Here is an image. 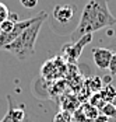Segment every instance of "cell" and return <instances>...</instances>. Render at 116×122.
<instances>
[{
    "label": "cell",
    "instance_id": "cell-5",
    "mask_svg": "<svg viewBox=\"0 0 116 122\" xmlns=\"http://www.w3.org/2000/svg\"><path fill=\"white\" fill-rule=\"evenodd\" d=\"M76 6L74 4H70V3H62L55 6L53 9V18L58 24L66 25L67 23H70L73 18H74V14H76Z\"/></svg>",
    "mask_w": 116,
    "mask_h": 122
},
{
    "label": "cell",
    "instance_id": "cell-16",
    "mask_svg": "<svg viewBox=\"0 0 116 122\" xmlns=\"http://www.w3.org/2000/svg\"><path fill=\"white\" fill-rule=\"evenodd\" d=\"M92 122H116V119L115 118H109V117H106V115H104V114L99 112V115H98Z\"/></svg>",
    "mask_w": 116,
    "mask_h": 122
},
{
    "label": "cell",
    "instance_id": "cell-3",
    "mask_svg": "<svg viewBox=\"0 0 116 122\" xmlns=\"http://www.w3.org/2000/svg\"><path fill=\"white\" fill-rule=\"evenodd\" d=\"M44 18H48V14L45 11L39 13V14H36L35 17H31V18L17 21L15 25L13 27V30L11 31H9V32H0V49H3L6 45H9L10 42H13L18 35H21L23 31L24 30H27L29 25H32L34 23L39 21V20H44Z\"/></svg>",
    "mask_w": 116,
    "mask_h": 122
},
{
    "label": "cell",
    "instance_id": "cell-4",
    "mask_svg": "<svg viewBox=\"0 0 116 122\" xmlns=\"http://www.w3.org/2000/svg\"><path fill=\"white\" fill-rule=\"evenodd\" d=\"M91 39H92V34H87V35L81 37L78 41L71 42V44H67V45L63 48V56H64V59L67 62H70V63L77 62L78 58H80V55H81L82 49H84V46H85L87 44H90Z\"/></svg>",
    "mask_w": 116,
    "mask_h": 122
},
{
    "label": "cell",
    "instance_id": "cell-2",
    "mask_svg": "<svg viewBox=\"0 0 116 122\" xmlns=\"http://www.w3.org/2000/svg\"><path fill=\"white\" fill-rule=\"evenodd\" d=\"M45 20L46 18L39 20V21L34 23L32 25H29L27 30H24L21 35H18L13 42L6 45L3 49L9 51L18 61H27V59L32 58L35 55V44H36L41 27H42Z\"/></svg>",
    "mask_w": 116,
    "mask_h": 122
},
{
    "label": "cell",
    "instance_id": "cell-7",
    "mask_svg": "<svg viewBox=\"0 0 116 122\" xmlns=\"http://www.w3.org/2000/svg\"><path fill=\"white\" fill-rule=\"evenodd\" d=\"M80 112H81V115L84 117V119L87 122H92L98 115H99V110L98 108H95L94 105H91L90 102H87V104H84L81 105V108H80Z\"/></svg>",
    "mask_w": 116,
    "mask_h": 122
},
{
    "label": "cell",
    "instance_id": "cell-17",
    "mask_svg": "<svg viewBox=\"0 0 116 122\" xmlns=\"http://www.w3.org/2000/svg\"><path fill=\"white\" fill-rule=\"evenodd\" d=\"M111 51L116 52V32H115V35H113V38H112V41H111Z\"/></svg>",
    "mask_w": 116,
    "mask_h": 122
},
{
    "label": "cell",
    "instance_id": "cell-1",
    "mask_svg": "<svg viewBox=\"0 0 116 122\" xmlns=\"http://www.w3.org/2000/svg\"><path fill=\"white\" fill-rule=\"evenodd\" d=\"M115 24L116 17H113L109 11L108 0H87L80 21L71 34V42L78 41L87 34H92L95 31L112 27Z\"/></svg>",
    "mask_w": 116,
    "mask_h": 122
},
{
    "label": "cell",
    "instance_id": "cell-9",
    "mask_svg": "<svg viewBox=\"0 0 116 122\" xmlns=\"http://www.w3.org/2000/svg\"><path fill=\"white\" fill-rule=\"evenodd\" d=\"M53 122H76L74 121V115L67 110H60L59 112L55 114Z\"/></svg>",
    "mask_w": 116,
    "mask_h": 122
},
{
    "label": "cell",
    "instance_id": "cell-18",
    "mask_svg": "<svg viewBox=\"0 0 116 122\" xmlns=\"http://www.w3.org/2000/svg\"><path fill=\"white\" fill-rule=\"evenodd\" d=\"M0 122H13V121L10 119V118H9V115L6 114V115H4V118H3V119H1Z\"/></svg>",
    "mask_w": 116,
    "mask_h": 122
},
{
    "label": "cell",
    "instance_id": "cell-10",
    "mask_svg": "<svg viewBox=\"0 0 116 122\" xmlns=\"http://www.w3.org/2000/svg\"><path fill=\"white\" fill-rule=\"evenodd\" d=\"M99 112L106 115V117H109V118H115L116 119V107L113 104H111V102H106L104 107L99 110Z\"/></svg>",
    "mask_w": 116,
    "mask_h": 122
},
{
    "label": "cell",
    "instance_id": "cell-13",
    "mask_svg": "<svg viewBox=\"0 0 116 122\" xmlns=\"http://www.w3.org/2000/svg\"><path fill=\"white\" fill-rule=\"evenodd\" d=\"M9 15H10V10H9V7H7L4 3L0 1V24H1L3 21H6V20L9 18Z\"/></svg>",
    "mask_w": 116,
    "mask_h": 122
},
{
    "label": "cell",
    "instance_id": "cell-14",
    "mask_svg": "<svg viewBox=\"0 0 116 122\" xmlns=\"http://www.w3.org/2000/svg\"><path fill=\"white\" fill-rule=\"evenodd\" d=\"M38 1H39V0H20L21 6H23V7H25V9H28V10H32V9H35V7L38 6Z\"/></svg>",
    "mask_w": 116,
    "mask_h": 122
},
{
    "label": "cell",
    "instance_id": "cell-8",
    "mask_svg": "<svg viewBox=\"0 0 116 122\" xmlns=\"http://www.w3.org/2000/svg\"><path fill=\"white\" fill-rule=\"evenodd\" d=\"M17 21H20V20H18V15H17L15 13H10L9 18L0 24V32H9V31H11L13 27L15 25Z\"/></svg>",
    "mask_w": 116,
    "mask_h": 122
},
{
    "label": "cell",
    "instance_id": "cell-6",
    "mask_svg": "<svg viewBox=\"0 0 116 122\" xmlns=\"http://www.w3.org/2000/svg\"><path fill=\"white\" fill-rule=\"evenodd\" d=\"M112 55L113 52L109 48H102V46H97V48L92 49V59L94 63L98 69L101 70H105L108 69L109 66V62L112 59Z\"/></svg>",
    "mask_w": 116,
    "mask_h": 122
},
{
    "label": "cell",
    "instance_id": "cell-15",
    "mask_svg": "<svg viewBox=\"0 0 116 122\" xmlns=\"http://www.w3.org/2000/svg\"><path fill=\"white\" fill-rule=\"evenodd\" d=\"M108 70H109L111 76H116V52H113V55H112V59H111L109 66H108Z\"/></svg>",
    "mask_w": 116,
    "mask_h": 122
},
{
    "label": "cell",
    "instance_id": "cell-12",
    "mask_svg": "<svg viewBox=\"0 0 116 122\" xmlns=\"http://www.w3.org/2000/svg\"><path fill=\"white\" fill-rule=\"evenodd\" d=\"M90 86H91V90H92V91L99 93V90L102 88L104 83H102V80H101L98 76H94L92 79H91V81H90Z\"/></svg>",
    "mask_w": 116,
    "mask_h": 122
},
{
    "label": "cell",
    "instance_id": "cell-11",
    "mask_svg": "<svg viewBox=\"0 0 116 122\" xmlns=\"http://www.w3.org/2000/svg\"><path fill=\"white\" fill-rule=\"evenodd\" d=\"M90 104H91V105H94L95 108L101 110L105 104H106V101H105L104 97L101 96V93H95L92 97H91V100H90Z\"/></svg>",
    "mask_w": 116,
    "mask_h": 122
}]
</instances>
